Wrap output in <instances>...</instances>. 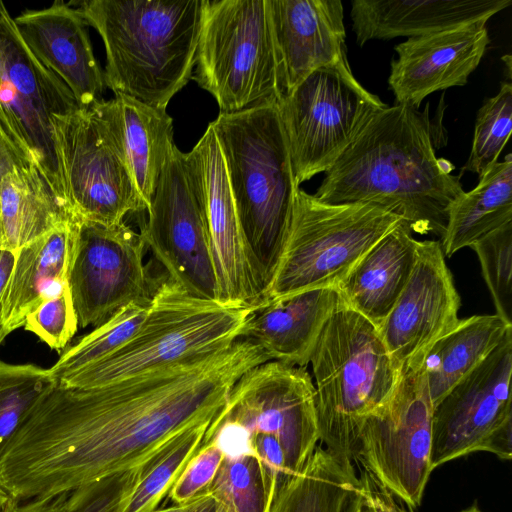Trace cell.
<instances>
[{
    "mask_svg": "<svg viewBox=\"0 0 512 512\" xmlns=\"http://www.w3.org/2000/svg\"><path fill=\"white\" fill-rule=\"evenodd\" d=\"M359 478L367 486L378 512H414L412 507L400 501L366 471L363 470Z\"/></svg>",
    "mask_w": 512,
    "mask_h": 512,
    "instance_id": "cell-41",
    "label": "cell"
},
{
    "mask_svg": "<svg viewBox=\"0 0 512 512\" xmlns=\"http://www.w3.org/2000/svg\"><path fill=\"white\" fill-rule=\"evenodd\" d=\"M210 125L224 157L247 248L266 289L300 188L278 105L220 113Z\"/></svg>",
    "mask_w": 512,
    "mask_h": 512,
    "instance_id": "cell-4",
    "label": "cell"
},
{
    "mask_svg": "<svg viewBox=\"0 0 512 512\" xmlns=\"http://www.w3.org/2000/svg\"><path fill=\"white\" fill-rule=\"evenodd\" d=\"M76 222L64 197L34 162H23L3 177L0 249L16 252L56 227Z\"/></svg>",
    "mask_w": 512,
    "mask_h": 512,
    "instance_id": "cell-27",
    "label": "cell"
},
{
    "mask_svg": "<svg viewBox=\"0 0 512 512\" xmlns=\"http://www.w3.org/2000/svg\"><path fill=\"white\" fill-rule=\"evenodd\" d=\"M77 7L105 46L106 87L166 110L192 78L202 0H85Z\"/></svg>",
    "mask_w": 512,
    "mask_h": 512,
    "instance_id": "cell-3",
    "label": "cell"
},
{
    "mask_svg": "<svg viewBox=\"0 0 512 512\" xmlns=\"http://www.w3.org/2000/svg\"><path fill=\"white\" fill-rule=\"evenodd\" d=\"M495 314L512 324V222L474 242Z\"/></svg>",
    "mask_w": 512,
    "mask_h": 512,
    "instance_id": "cell-36",
    "label": "cell"
},
{
    "mask_svg": "<svg viewBox=\"0 0 512 512\" xmlns=\"http://www.w3.org/2000/svg\"><path fill=\"white\" fill-rule=\"evenodd\" d=\"M402 217L370 203H326L299 188L286 240L260 301L335 287Z\"/></svg>",
    "mask_w": 512,
    "mask_h": 512,
    "instance_id": "cell-7",
    "label": "cell"
},
{
    "mask_svg": "<svg viewBox=\"0 0 512 512\" xmlns=\"http://www.w3.org/2000/svg\"><path fill=\"white\" fill-rule=\"evenodd\" d=\"M58 176L76 221L124 222L147 211L118 139L92 106L51 119Z\"/></svg>",
    "mask_w": 512,
    "mask_h": 512,
    "instance_id": "cell-11",
    "label": "cell"
},
{
    "mask_svg": "<svg viewBox=\"0 0 512 512\" xmlns=\"http://www.w3.org/2000/svg\"><path fill=\"white\" fill-rule=\"evenodd\" d=\"M343 305L335 287L264 301L250 314L241 339L256 344L270 361L306 367L326 321Z\"/></svg>",
    "mask_w": 512,
    "mask_h": 512,
    "instance_id": "cell-22",
    "label": "cell"
},
{
    "mask_svg": "<svg viewBox=\"0 0 512 512\" xmlns=\"http://www.w3.org/2000/svg\"><path fill=\"white\" fill-rule=\"evenodd\" d=\"M211 422L180 435L147 468L124 512H154L203 444Z\"/></svg>",
    "mask_w": 512,
    "mask_h": 512,
    "instance_id": "cell-33",
    "label": "cell"
},
{
    "mask_svg": "<svg viewBox=\"0 0 512 512\" xmlns=\"http://www.w3.org/2000/svg\"><path fill=\"white\" fill-rule=\"evenodd\" d=\"M203 201L218 302L256 306L265 286L247 248L232 195L224 157L212 126L186 153Z\"/></svg>",
    "mask_w": 512,
    "mask_h": 512,
    "instance_id": "cell-17",
    "label": "cell"
},
{
    "mask_svg": "<svg viewBox=\"0 0 512 512\" xmlns=\"http://www.w3.org/2000/svg\"><path fill=\"white\" fill-rule=\"evenodd\" d=\"M150 302L134 303L121 308L91 332L69 344L49 368L51 375L56 380L60 379L115 352L137 332L146 317Z\"/></svg>",
    "mask_w": 512,
    "mask_h": 512,
    "instance_id": "cell-31",
    "label": "cell"
},
{
    "mask_svg": "<svg viewBox=\"0 0 512 512\" xmlns=\"http://www.w3.org/2000/svg\"><path fill=\"white\" fill-rule=\"evenodd\" d=\"M8 497L4 495L2 492H0V512H2V509L7 501Z\"/></svg>",
    "mask_w": 512,
    "mask_h": 512,
    "instance_id": "cell-49",
    "label": "cell"
},
{
    "mask_svg": "<svg viewBox=\"0 0 512 512\" xmlns=\"http://www.w3.org/2000/svg\"><path fill=\"white\" fill-rule=\"evenodd\" d=\"M215 512H230L223 504L216 502Z\"/></svg>",
    "mask_w": 512,
    "mask_h": 512,
    "instance_id": "cell-48",
    "label": "cell"
},
{
    "mask_svg": "<svg viewBox=\"0 0 512 512\" xmlns=\"http://www.w3.org/2000/svg\"><path fill=\"white\" fill-rule=\"evenodd\" d=\"M216 501L207 492L199 494L190 501L183 512H215Z\"/></svg>",
    "mask_w": 512,
    "mask_h": 512,
    "instance_id": "cell-46",
    "label": "cell"
},
{
    "mask_svg": "<svg viewBox=\"0 0 512 512\" xmlns=\"http://www.w3.org/2000/svg\"><path fill=\"white\" fill-rule=\"evenodd\" d=\"M195 65L220 113L278 105L268 0H202Z\"/></svg>",
    "mask_w": 512,
    "mask_h": 512,
    "instance_id": "cell-8",
    "label": "cell"
},
{
    "mask_svg": "<svg viewBox=\"0 0 512 512\" xmlns=\"http://www.w3.org/2000/svg\"><path fill=\"white\" fill-rule=\"evenodd\" d=\"M146 248L141 233L125 222L75 223L67 283L78 326L97 327L127 305L151 301Z\"/></svg>",
    "mask_w": 512,
    "mask_h": 512,
    "instance_id": "cell-16",
    "label": "cell"
},
{
    "mask_svg": "<svg viewBox=\"0 0 512 512\" xmlns=\"http://www.w3.org/2000/svg\"><path fill=\"white\" fill-rule=\"evenodd\" d=\"M268 4L280 101L315 70L348 63L340 0H268Z\"/></svg>",
    "mask_w": 512,
    "mask_h": 512,
    "instance_id": "cell-19",
    "label": "cell"
},
{
    "mask_svg": "<svg viewBox=\"0 0 512 512\" xmlns=\"http://www.w3.org/2000/svg\"><path fill=\"white\" fill-rule=\"evenodd\" d=\"M511 0H353L350 16L357 44L419 37L476 21L487 22Z\"/></svg>",
    "mask_w": 512,
    "mask_h": 512,
    "instance_id": "cell-23",
    "label": "cell"
},
{
    "mask_svg": "<svg viewBox=\"0 0 512 512\" xmlns=\"http://www.w3.org/2000/svg\"><path fill=\"white\" fill-rule=\"evenodd\" d=\"M512 131V85L501 83L499 92L478 110L470 155L463 171L481 176L498 157Z\"/></svg>",
    "mask_w": 512,
    "mask_h": 512,
    "instance_id": "cell-35",
    "label": "cell"
},
{
    "mask_svg": "<svg viewBox=\"0 0 512 512\" xmlns=\"http://www.w3.org/2000/svg\"><path fill=\"white\" fill-rule=\"evenodd\" d=\"M151 463L110 475L70 491L66 512H124Z\"/></svg>",
    "mask_w": 512,
    "mask_h": 512,
    "instance_id": "cell-37",
    "label": "cell"
},
{
    "mask_svg": "<svg viewBox=\"0 0 512 512\" xmlns=\"http://www.w3.org/2000/svg\"><path fill=\"white\" fill-rule=\"evenodd\" d=\"M222 451L212 443L203 444L190 460L167 497L173 504H187L204 493L223 460Z\"/></svg>",
    "mask_w": 512,
    "mask_h": 512,
    "instance_id": "cell-39",
    "label": "cell"
},
{
    "mask_svg": "<svg viewBox=\"0 0 512 512\" xmlns=\"http://www.w3.org/2000/svg\"><path fill=\"white\" fill-rule=\"evenodd\" d=\"M78 108L65 83L27 48L0 1V124L62 196L51 119Z\"/></svg>",
    "mask_w": 512,
    "mask_h": 512,
    "instance_id": "cell-15",
    "label": "cell"
},
{
    "mask_svg": "<svg viewBox=\"0 0 512 512\" xmlns=\"http://www.w3.org/2000/svg\"><path fill=\"white\" fill-rule=\"evenodd\" d=\"M432 412L418 366L401 373L392 397L364 421L355 462L406 505H420L433 471Z\"/></svg>",
    "mask_w": 512,
    "mask_h": 512,
    "instance_id": "cell-12",
    "label": "cell"
},
{
    "mask_svg": "<svg viewBox=\"0 0 512 512\" xmlns=\"http://www.w3.org/2000/svg\"><path fill=\"white\" fill-rule=\"evenodd\" d=\"M230 512H268L274 493L257 455L224 456L205 491Z\"/></svg>",
    "mask_w": 512,
    "mask_h": 512,
    "instance_id": "cell-32",
    "label": "cell"
},
{
    "mask_svg": "<svg viewBox=\"0 0 512 512\" xmlns=\"http://www.w3.org/2000/svg\"><path fill=\"white\" fill-rule=\"evenodd\" d=\"M74 224H62L19 248L2 296V320L8 335L23 327L28 313L68 286Z\"/></svg>",
    "mask_w": 512,
    "mask_h": 512,
    "instance_id": "cell-26",
    "label": "cell"
},
{
    "mask_svg": "<svg viewBox=\"0 0 512 512\" xmlns=\"http://www.w3.org/2000/svg\"><path fill=\"white\" fill-rule=\"evenodd\" d=\"M26 161L32 160L13 143L0 124V183L10 170Z\"/></svg>",
    "mask_w": 512,
    "mask_h": 512,
    "instance_id": "cell-43",
    "label": "cell"
},
{
    "mask_svg": "<svg viewBox=\"0 0 512 512\" xmlns=\"http://www.w3.org/2000/svg\"><path fill=\"white\" fill-rule=\"evenodd\" d=\"M387 106L359 83L349 63L306 77L278 104L297 185L329 170L367 121Z\"/></svg>",
    "mask_w": 512,
    "mask_h": 512,
    "instance_id": "cell-10",
    "label": "cell"
},
{
    "mask_svg": "<svg viewBox=\"0 0 512 512\" xmlns=\"http://www.w3.org/2000/svg\"><path fill=\"white\" fill-rule=\"evenodd\" d=\"M435 155L428 114L395 104L375 113L315 194L332 203H370L403 218L413 233L444 236L448 211L465 191Z\"/></svg>",
    "mask_w": 512,
    "mask_h": 512,
    "instance_id": "cell-2",
    "label": "cell"
},
{
    "mask_svg": "<svg viewBox=\"0 0 512 512\" xmlns=\"http://www.w3.org/2000/svg\"><path fill=\"white\" fill-rule=\"evenodd\" d=\"M342 512H378L367 486L359 477L358 484L348 497Z\"/></svg>",
    "mask_w": 512,
    "mask_h": 512,
    "instance_id": "cell-44",
    "label": "cell"
},
{
    "mask_svg": "<svg viewBox=\"0 0 512 512\" xmlns=\"http://www.w3.org/2000/svg\"><path fill=\"white\" fill-rule=\"evenodd\" d=\"M512 222V155L497 161L481 176L474 189L450 206L440 240L445 257L470 247L497 228Z\"/></svg>",
    "mask_w": 512,
    "mask_h": 512,
    "instance_id": "cell-29",
    "label": "cell"
},
{
    "mask_svg": "<svg viewBox=\"0 0 512 512\" xmlns=\"http://www.w3.org/2000/svg\"><path fill=\"white\" fill-rule=\"evenodd\" d=\"M412 233L402 220L365 253L337 287L345 305L377 329L413 270L419 241Z\"/></svg>",
    "mask_w": 512,
    "mask_h": 512,
    "instance_id": "cell-24",
    "label": "cell"
},
{
    "mask_svg": "<svg viewBox=\"0 0 512 512\" xmlns=\"http://www.w3.org/2000/svg\"><path fill=\"white\" fill-rule=\"evenodd\" d=\"M55 381L49 368L0 360V451L39 397Z\"/></svg>",
    "mask_w": 512,
    "mask_h": 512,
    "instance_id": "cell-34",
    "label": "cell"
},
{
    "mask_svg": "<svg viewBox=\"0 0 512 512\" xmlns=\"http://www.w3.org/2000/svg\"><path fill=\"white\" fill-rule=\"evenodd\" d=\"M14 23L27 48L65 83L79 108L103 100L104 71L93 52L89 25L77 6L58 0L21 12Z\"/></svg>",
    "mask_w": 512,
    "mask_h": 512,
    "instance_id": "cell-21",
    "label": "cell"
},
{
    "mask_svg": "<svg viewBox=\"0 0 512 512\" xmlns=\"http://www.w3.org/2000/svg\"><path fill=\"white\" fill-rule=\"evenodd\" d=\"M187 504H173L171 507L155 510L154 512H183Z\"/></svg>",
    "mask_w": 512,
    "mask_h": 512,
    "instance_id": "cell-47",
    "label": "cell"
},
{
    "mask_svg": "<svg viewBox=\"0 0 512 512\" xmlns=\"http://www.w3.org/2000/svg\"><path fill=\"white\" fill-rule=\"evenodd\" d=\"M67 493L27 501L7 499L2 512H66Z\"/></svg>",
    "mask_w": 512,
    "mask_h": 512,
    "instance_id": "cell-42",
    "label": "cell"
},
{
    "mask_svg": "<svg viewBox=\"0 0 512 512\" xmlns=\"http://www.w3.org/2000/svg\"><path fill=\"white\" fill-rule=\"evenodd\" d=\"M320 445L354 466L366 418L394 394L401 378L378 329L343 305L326 321L312 351Z\"/></svg>",
    "mask_w": 512,
    "mask_h": 512,
    "instance_id": "cell-5",
    "label": "cell"
},
{
    "mask_svg": "<svg viewBox=\"0 0 512 512\" xmlns=\"http://www.w3.org/2000/svg\"><path fill=\"white\" fill-rule=\"evenodd\" d=\"M270 361L232 344L90 388L56 380L0 451V492L22 502L70 492L151 463L187 430L211 422L236 381Z\"/></svg>",
    "mask_w": 512,
    "mask_h": 512,
    "instance_id": "cell-1",
    "label": "cell"
},
{
    "mask_svg": "<svg viewBox=\"0 0 512 512\" xmlns=\"http://www.w3.org/2000/svg\"><path fill=\"white\" fill-rule=\"evenodd\" d=\"M485 21L411 37L397 44L388 84L395 104L418 109L431 93L464 86L489 44Z\"/></svg>",
    "mask_w": 512,
    "mask_h": 512,
    "instance_id": "cell-20",
    "label": "cell"
},
{
    "mask_svg": "<svg viewBox=\"0 0 512 512\" xmlns=\"http://www.w3.org/2000/svg\"><path fill=\"white\" fill-rule=\"evenodd\" d=\"M16 252L6 249H0V345L8 335L2 320V296L11 274Z\"/></svg>",
    "mask_w": 512,
    "mask_h": 512,
    "instance_id": "cell-45",
    "label": "cell"
},
{
    "mask_svg": "<svg viewBox=\"0 0 512 512\" xmlns=\"http://www.w3.org/2000/svg\"><path fill=\"white\" fill-rule=\"evenodd\" d=\"M512 332L433 408L431 466L477 451L512 457Z\"/></svg>",
    "mask_w": 512,
    "mask_h": 512,
    "instance_id": "cell-14",
    "label": "cell"
},
{
    "mask_svg": "<svg viewBox=\"0 0 512 512\" xmlns=\"http://www.w3.org/2000/svg\"><path fill=\"white\" fill-rule=\"evenodd\" d=\"M358 484L354 466H344L318 445L303 469L276 493L268 512H342Z\"/></svg>",
    "mask_w": 512,
    "mask_h": 512,
    "instance_id": "cell-30",
    "label": "cell"
},
{
    "mask_svg": "<svg viewBox=\"0 0 512 512\" xmlns=\"http://www.w3.org/2000/svg\"><path fill=\"white\" fill-rule=\"evenodd\" d=\"M92 107L118 139L138 192L148 209L174 145L172 118L166 110L126 95L103 99Z\"/></svg>",
    "mask_w": 512,
    "mask_h": 512,
    "instance_id": "cell-25",
    "label": "cell"
},
{
    "mask_svg": "<svg viewBox=\"0 0 512 512\" xmlns=\"http://www.w3.org/2000/svg\"><path fill=\"white\" fill-rule=\"evenodd\" d=\"M254 308L193 296L166 278L155 289L141 326L125 344L57 380L70 387H97L226 347L242 338Z\"/></svg>",
    "mask_w": 512,
    "mask_h": 512,
    "instance_id": "cell-6",
    "label": "cell"
},
{
    "mask_svg": "<svg viewBox=\"0 0 512 512\" xmlns=\"http://www.w3.org/2000/svg\"><path fill=\"white\" fill-rule=\"evenodd\" d=\"M257 433L279 441L292 478L303 469L320 440L315 387L306 367L267 361L246 371L205 435L229 447L255 448Z\"/></svg>",
    "mask_w": 512,
    "mask_h": 512,
    "instance_id": "cell-9",
    "label": "cell"
},
{
    "mask_svg": "<svg viewBox=\"0 0 512 512\" xmlns=\"http://www.w3.org/2000/svg\"><path fill=\"white\" fill-rule=\"evenodd\" d=\"M141 228L146 247L189 294L218 301L217 279L206 213L186 158L174 144L167 156Z\"/></svg>",
    "mask_w": 512,
    "mask_h": 512,
    "instance_id": "cell-13",
    "label": "cell"
},
{
    "mask_svg": "<svg viewBox=\"0 0 512 512\" xmlns=\"http://www.w3.org/2000/svg\"><path fill=\"white\" fill-rule=\"evenodd\" d=\"M510 332L512 324L497 314H482L459 319L436 339L410 366L421 369L432 407L477 368Z\"/></svg>",
    "mask_w": 512,
    "mask_h": 512,
    "instance_id": "cell-28",
    "label": "cell"
},
{
    "mask_svg": "<svg viewBox=\"0 0 512 512\" xmlns=\"http://www.w3.org/2000/svg\"><path fill=\"white\" fill-rule=\"evenodd\" d=\"M460 305L440 240L419 241L411 275L378 329L401 373L458 322Z\"/></svg>",
    "mask_w": 512,
    "mask_h": 512,
    "instance_id": "cell-18",
    "label": "cell"
},
{
    "mask_svg": "<svg viewBox=\"0 0 512 512\" xmlns=\"http://www.w3.org/2000/svg\"><path fill=\"white\" fill-rule=\"evenodd\" d=\"M23 327L51 349L61 353L70 344L78 328L68 286L28 313Z\"/></svg>",
    "mask_w": 512,
    "mask_h": 512,
    "instance_id": "cell-38",
    "label": "cell"
},
{
    "mask_svg": "<svg viewBox=\"0 0 512 512\" xmlns=\"http://www.w3.org/2000/svg\"><path fill=\"white\" fill-rule=\"evenodd\" d=\"M460 512H483L481 511L477 505L470 506L469 508L462 510Z\"/></svg>",
    "mask_w": 512,
    "mask_h": 512,
    "instance_id": "cell-50",
    "label": "cell"
},
{
    "mask_svg": "<svg viewBox=\"0 0 512 512\" xmlns=\"http://www.w3.org/2000/svg\"><path fill=\"white\" fill-rule=\"evenodd\" d=\"M252 442L275 496L278 490L292 478L282 446L274 436L265 433L255 434Z\"/></svg>",
    "mask_w": 512,
    "mask_h": 512,
    "instance_id": "cell-40",
    "label": "cell"
}]
</instances>
